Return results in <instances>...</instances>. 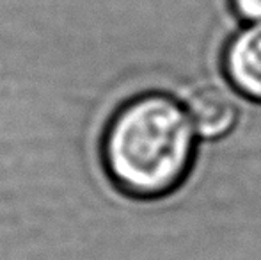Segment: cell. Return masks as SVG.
Segmentation results:
<instances>
[{"instance_id": "cell-2", "label": "cell", "mask_w": 261, "mask_h": 260, "mask_svg": "<svg viewBox=\"0 0 261 260\" xmlns=\"http://www.w3.org/2000/svg\"><path fill=\"white\" fill-rule=\"evenodd\" d=\"M224 69L231 86L245 98L261 104V23H252L229 41Z\"/></svg>"}, {"instance_id": "cell-3", "label": "cell", "mask_w": 261, "mask_h": 260, "mask_svg": "<svg viewBox=\"0 0 261 260\" xmlns=\"http://www.w3.org/2000/svg\"><path fill=\"white\" fill-rule=\"evenodd\" d=\"M187 114L196 134L203 139H219L234 127L238 105L233 94L220 86H201L187 98Z\"/></svg>"}, {"instance_id": "cell-4", "label": "cell", "mask_w": 261, "mask_h": 260, "mask_svg": "<svg viewBox=\"0 0 261 260\" xmlns=\"http://www.w3.org/2000/svg\"><path fill=\"white\" fill-rule=\"evenodd\" d=\"M233 7L244 20L261 23V0H233Z\"/></svg>"}, {"instance_id": "cell-1", "label": "cell", "mask_w": 261, "mask_h": 260, "mask_svg": "<svg viewBox=\"0 0 261 260\" xmlns=\"http://www.w3.org/2000/svg\"><path fill=\"white\" fill-rule=\"evenodd\" d=\"M194 130L171 97L146 93L123 104L103 135V162L114 184L139 198L176 189L192 166Z\"/></svg>"}]
</instances>
